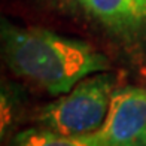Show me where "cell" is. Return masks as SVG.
I'll list each match as a JSON object with an SVG mask.
<instances>
[{
    "instance_id": "cell-3",
    "label": "cell",
    "mask_w": 146,
    "mask_h": 146,
    "mask_svg": "<svg viewBox=\"0 0 146 146\" xmlns=\"http://www.w3.org/2000/svg\"><path fill=\"white\" fill-rule=\"evenodd\" d=\"M88 137L97 146H146V88L116 90L104 124Z\"/></svg>"
},
{
    "instance_id": "cell-2",
    "label": "cell",
    "mask_w": 146,
    "mask_h": 146,
    "mask_svg": "<svg viewBox=\"0 0 146 146\" xmlns=\"http://www.w3.org/2000/svg\"><path fill=\"white\" fill-rule=\"evenodd\" d=\"M113 92L115 76L108 72L96 73L39 109L35 121L37 127L63 136H90L104 124Z\"/></svg>"
},
{
    "instance_id": "cell-5",
    "label": "cell",
    "mask_w": 146,
    "mask_h": 146,
    "mask_svg": "<svg viewBox=\"0 0 146 146\" xmlns=\"http://www.w3.org/2000/svg\"><path fill=\"white\" fill-rule=\"evenodd\" d=\"M8 146H97L88 136L70 137L42 127H30L9 139Z\"/></svg>"
},
{
    "instance_id": "cell-1",
    "label": "cell",
    "mask_w": 146,
    "mask_h": 146,
    "mask_svg": "<svg viewBox=\"0 0 146 146\" xmlns=\"http://www.w3.org/2000/svg\"><path fill=\"white\" fill-rule=\"evenodd\" d=\"M2 48L14 75L57 97L109 69L108 57L92 45L46 29L3 23Z\"/></svg>"
},
{
    "instance_id": "cell-4",
    "label": "cell",
    "mask_w": 146,
    "mask_h": 146,
    "mask_svg": "<svg viewBox=\"0 0 146 146\" xmlns=\"http://www.w3.org/2000/svg\"><path fill=\"white\" fill-rule=\"evenodd\" d=\"M112 33L134 40L146 31V0H73Z\"/></svg>"
}]
</instances>
